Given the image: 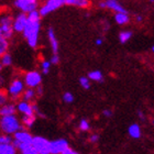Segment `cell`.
Masks as SVG:
<instances>
[{"label":"cell","mask_w":154,"mask_h":154,"mask_svg":"<svg viewBox=\"0 0 154 154\" xmlns=\"http://www.w3.org/2000/svg\"><path fill=\"white\" fill-rule=\"evenodd\" d=\"M21 129H23L22 123L17 115L0 116V133L13 135Z\"/></svg>","instance_id":"6da1fadb"},{"label":"cell","mask_w":154,"mask_h":154,"mask_svg":"<svg viewBox=\"0 0 154 154\" xmlns=\"http://www.w3.org/2000/svg\"><path fill=\"white\" fill-rule=\"evenodd\" d=\"M28 18V17H26ZM40 20H26V24L23 29V35L26 38L29 46L35 48L38 42V33H40Z\"/></svg>","instance_id":"7a4b0ae2"},{"label":"cell","mask_w":154,"mask_h":154,"mask_svg":"<svg viewBox=\"0 0 154 154\" xmlns=\"http://www.w3.org/2000/svg\"><path fill=\"white\" fill-rule=\"evenodd\" d=\"M32 139L33 135L30 133L29 131H26V129H21L19 131H17L14 134H13L12 138V144L14 145V148L20 151L23 146H26L28 144H31L32 143Z\"/></svg>","instance_id":"3957f363"},{"label":"cell","mask_w":154,"mask_h":154,"mask_svg":"<svg viewBox=\"0 0 154 154\" xmlns=\"http://www.w3.org/2000/svg\"><path fill=\"white\" fill-rule=\"evenodd\" d=\"M24 89H26V85L23 83V80L21 78H14L10 83L9 87H8V94H7V96L10 97L11 99L17 100L21 97Z\"/></svg>","instance_id":"277c9868"},{"label":"cell","mask_w":154,"mask_h":154,"mask_svg":"<svg viewBox=\"0 0 154 154\" xmlns=\"http://www.w3.org/2000/svg\"><path fill=\"white\" fill-rule=\"evenodd\" d=\"M64 5H65V0H48L40 8L38 12H40L41 17H45L48 16V14H50L51 12H53V11H55V10L60 9Z\"/></svg>","instance_id":"5b68a950"},{"label":"cell","mask_w":154,"mask_h":154,"mask_svg":"<svg viewBox=\"0 0 154 154\" xmlns=\"http://www.w3.org/2000/svg\"><path fill=\"white\" fill-rule=\"evenodd\" d=\"M23 83L26 87L30 88H35L38 85H41L42 83V75L41 73H38V71H31L26 73L24 75V79Z\"/></svg>","instance_id":"8992f818"},{"label":"cell","mask_w":154,"mask_h":154,"mask_svg":"<svg viewBox=\"0 0 154 154\" xmlns=\"http://www.w3.org/2000/svg\"><path fill=\"white\" fill-rule=\"evenodd\" d=\"M38 154H50V141L43 137H33L32 143Z\"/></svg>","instance_id":"52a82bcc"},{"label":"cell","mask_w":154,"mask_h":154,"mask_svg":"<svg viewBox=\"0 0 154 154\" xmlns=\"http://www.w3.org/2000/svg\"><path fill=\"white\" fill-rule=\"evenodd\" d=\"M68 146H69L68 142L65 139H57L54 141H50V154H62Z\"/></svg>","instance_id":"ba28073f"},{"label":"cell","mask_w":154,"mask_h":154,"mask_svg":"<svg viewBox=\"0 0 154 154\" xmlns=\"http://www.w3.org/2000/svg\"><path fill=\"white\" fill-rule=\"evenodd\" d=\"M14 5L20 11L28 13L38 8V0H16Z\"/></svg>","instance_id":"9c48e42d"},{"label":"cell","mask_w":154,"mask_h":154,"mask_svg":"<svg viewBox=\"0 0 154 154\" xmlns=\"http://www.w3.org/2000/svg\"><path fill=\"white\" fill-rule=\"evenodd\" d=\"M16 108H17V112H20L21 115H35L34 112V107H33V103H31L30 101H26V100H19L18 103H16Z\"/></svg>","instance_id":"30bf717a"},{"label":"cell","mask_w":154,"mask_h":154,"mask_svg":"<svg viewBox=\"0 0 154 154\" xmlns=\"http://www.w3.org/2000/svg\"><path fill=\"white\" fill-rule=\"evenodd\" d=\"M99 7L101 9H110L115 12H127V10L120 5L118 0H105L99 2Z\"/></svg>","instance_id":"8fae6325"},{"label":"cell","mask_w":154,"mask_h":154,"mask_svg":"<svg viewBox=\"0 0 154 154\" xmlns=\"http://www.w3.org/2000/svg\"><path fill=\"white\" fill-rule=\"evenodd\" d=\"M26 20H28L26 13H24V12L19 13L12 21L13 31H16V32H22L23 29H24V26H26Z\"/></svg>","instance_id":"7c38bea8"},{"label":"cell","mask_w":154,"mask_h":154,"mask_svg":"<svg viewBox=\"0 0 154 154\" xmlns=\"http://www.w3.org/2000/svg\"><path fill=\"white\" fill-rule=\"evenodd\" d=\"M17 108L16 103H6L2 106H0V116H9V115H16Z\"/></svg>","instance_id":"4fadbf2b"},{"label":"cell","mask_w":154,"mask_h":154,"mask_svg":"<svg viewBox=\"0 0 154 154\" xmlns=\"http://www.w3.org/2000/svg\"><path fill=\"white\" fill-rule=\"evenodd\" d=\"M48 40H50V43H51L52 46V51L54 54H57L58 53V41L56 38V34H55V31L52 28H50L48 31Z\"/></svg>","instance_id":"5bb4252c"},{"label":"cell","mask_w":154,"mask_h":154,"mask_svg":"<svg viewBox=\"0 0 154 154\" xmlns=\"http://www.w3.org/2000/svg\"><path fill=\"white\" fill-rule=\"evenodd\" d=\"M20 120H21V123H22L23 128H24V129H30V128H32L33 125L35 123L36 116L35 115H29V116L23 115L22 118L20 119Z\"/></svg>","instance_id":"9a60e30c"},{"label":"cell","mask_w":154,"mask_h":154,"mask_svg":"<svg viewBox=\"0 0 154 154\" xmlns=\"http://www.w3.org/2000/svg\"><path fill=\"white\" fill-rule=\"evenodd\" d=\"M129 135L131 137L132 139H140L142 135L141 131V127L138 125V123H132L128 129Z\"/></svg>","instance_id":"2e32d148"},{"label":"cell","mask_w":154,"mask_h":154,"mask_svg":"<svg viewBox=\"0 0 154 154\" xmlns=\"http://www.w3.org/2000/svg\"><path fill=\"white\" fill-rule=\"evenodd\" d=\"M115 21L118 23L119 26H125V24L129 23L130 18H129L128 12H116Z\"/></svg>","instance_id":"e0dca14e"},{"label":"cell","mask_w":154,"mask_h":154,"mask_svg":"<svg viewBox=\"0 0 154 154\" xmlns=\"http://www.w3.org/2000/svg\"><path fill=\"white\" fill-rule=\"evenodd\" d=\"M12 26H7V24H0V36L5 38H10L13 35Z\"/></svg>","instance_id":"ac0fdd59"},{"label":"cell","mask_w":154,"mask_h":154,"mask_svg":"<svg viewBox=\"0 0 154 154\" xmlns=\"http://www.w3.org/2000/svg\"><path fill=\"white\" fill-rule=\"evenodd\" d=\"M65 5L78 7V8H87L89 7L90 1L89 0H65Z\"/></svg>","instance_id":"d6986e66"},{"label":"cell","mask_w":154,"mask_h":154,"mask_svg":"<svg viewBox=\"0 0 154 154\" xmlns=\"http://www.w3.org/2000/svg\"><path fill=\"white\" fill-rule=\"evenodd\" d=\"M22 99L23 100H26V101H33L34 100V98L36 97V94H35V89L34 88H30V87H28L26 89L23 90L22 93Z\"/></svg>","instance_id":"ffe728a7"},{"label":"cell","mask_w":154,"mask_h":154,"mask_svg":"<svg viewBox=\"0 0 154 154\" xmlns=\"http://www.w3.org/2000/svg\"><path fill=\"white\" fill-rule=\"evenodd\" d=\"M18 150L14 148L12 143L8 144H0V154H17Z\"/></svg>","instance_id":"44dd1931"},{"label":"cell","mask_w":154,"mask_h":154,"mask_svg":"<svg viewBox=\"0 0 154 154\" xmlns=\"http://www.w3.org/2000/svg\"><path fill=\"white\" fill-rule=\"evenodd\" d=\"M0 64L2 65V67H9L12 65V56L6 52L0 56Z\"/></svg>","instance_id":"7402d4cb"},{"label":"cell","mask_w":154,"mask_h":154,"mask_svg":"<svg viewBox=\"0 0 154 154\" xmlns=\"http://www.w3.org/2000/svg\"><path fill=\"white\" fill-rule=\"evenodd\" d=\"M88 78L94 82H99L101 83L103 80V75L100 71H91L88 73Z\"/></svg>","instance_id":"603a6c76"},{"label":"cell","mask_w":154,"mask_h":154,"mask_svg":"<svg viewBox=\"0 0 154 154\" xmlns=\"http://www.w3.org/2000/svg\"><path fill=\"white\" fill-rule=\"evenodd\" d=\"M133 35V33L131 31H128V30H125V31H122V32L119 33V41L121 42V43H127L128 41H130Z\"/></svg>","instance_id":"cb8c5ba5"},{"label":"cell","mask_w":154,"mask_h":154,"mask_svg":"<svg viewBox=\"0 0 154 154\" xmlns=\"http://www.w3.org/2000/svg\"><path fill=\"white\" fill-rule=\"evenodd\" d=\"M8 48H9V42H8V40L0 36V56L8 51Z\"/></svg>","instance_id":"d4e9b609"},{"label":"cell","mask_w":154,"mask_h":154,"mask_svg":"<svg viewBox=\"0 0 154 154\" xmlns=\"http://www.w3.org/2000/svg\"><path fill=\"white\" fill-rule=\"evenodd\" d=\"M20 153L21 154H38L34 146L32 144H28L26 146H23L21 150H20Z\"/></svg>","instance_id":"484cf974"},{"label":"cell","mask_w":154,"mask_h":154,"mask_svg":"<svg viewBox=\"0 0 154 154\" xmlns=\"http://www.w3.org/2000/svg\"><path fill=\"white\" fill-rule=\"evenodd\" d=\"M78 129H79L80 131H83V132L89 131V129H90L89 122L87 121L86 119H82V120H80V122H79V125H78Z\"/></svg>","instance_id":"4316f807"},{"label":"cell","mask_w":154,"mask_h":154,"mask_svg":"<svg viewBox=\"0 0 154 154\" xmlns=\"http://www.w3.org/2000/svg\"><path fill=\"white\" fill-rule=\"evenodd\" d=\"M8 143H12V137L9 134L0 133V144H8Z\"/></svg>","instance_id":"83f0119b"},{"label":"cell","mask_w":154,"mask_h":154,"mask_svg":"<svg viewBox=\"0 0 154 154\" xmlns=\"http://www.w3.org/2000/svg\"><path fill=\"white\" fill-rule=\"evenodd\" d=\"M79 85L83 87L84 89H89L90 88V79L88 77H80L79 78Z\"/></svg>","instance_id":"f1b7e54d"},{"label":"cell","mask_w":154,"mask_h":154,"mask_svg":"<svg viewBox=\"0 0 154 154\" xmlns=\"http://www.w3.org/2000/svg\"><path fill=\"white\" fill-rule=\"evenodd\" d=\"M51 62L50 61H43L41 64V68H42V73L43 74H48L50 73V69H51Z\"/></svg>","instance_id":"f546056e"},{"label":"cell","mask_w":154,"mask_h":154,"mask_svg":"<svg viewBox=\"0 0 154 154\" xmlns=\"http://www.w3.org/2000/svg\"><path fill=\"white\" fill-rule=\"evenodd\" d=\"M63 101L66 103H72L73 101H74V96H73V94L71 93H65L64 95H63Z\"/></svg>","instance_id":"4dcf8cb0"},{"label":"cell","mask_w":154,"mask_h":154,"mask_svg":"<svg viewBox=\"0 0 154 154\" xmlns=\"http://www.w3.org/2000/svg\"><path fill=\"white\" fill-rule=\"evenodd\" d=\"M8 101V96L6 93H3L2 90L0 89V106H2L3 103H6Z\"/></svg>","instance_id":"1f68e13d"},{"label":"cell","mask_w":154,"mask_h":154,"mask_svg":"<svg viewBox=\"0 0 154 154\" xmlns=\"http://www.w3.org/2000/svg\"><path fill=\"white\" fill-rule=\"evenodd\" d=\"M89 142L90 143H97V142L99 141V134H97V133H93V134L89 135Z\"/></svg>","instance_id":"d6a6232c"},{"label":"cell","mask_w":154,"mask_h":154,"mask_svg":"<svg viewBox=\"0 0 154 154\" xmlns=\"http://www.w3.org/2000/svg\"><path fill=\"white\" fill-rule=\"evenodd\" d=\"M50 62H51V64H58L60 63V56H58V54H54L53 56L51 57V60H50Z\"/></svg>","instance_id":"836d02e7"},{"label":"cell","mask_w":154,"mask_h":154,"mask_svg":"<svg viewBox=\"0 0 154 154\" xmlns=\"http://www.w3.org/2000/svg\"><path fill=\"white\" fill-rule=\"evenodd\" d=\"M103 117H106V118H110V117H112V111L110 109H105L103 111Z\"/></svg>","instance_id":"e575fe53"},{"label":"cell","mask_w":154,"mask_h":154,"mask_svg":"<svg viewBox=\"0 0 154 154\" xmlns=\"http://www.w3.org/2000/svg\"><path fill=\"white\" fill-rule=\"evenodd\" d=\"M62 154H78V153H77L75 150H73L72 148H69V146H68L66 150H64V151H63V153H62Z\"/></svg>","instance_id":"d590c367"},{"label":"cell","mask_w":154,"mask_h":154,"mask_svg":"<svg viewBox=\"0 0 154 154\" xmlns=\"http://www.w3.org/2000/svg\"><path fill=\"white\" fill-rule=\"evenodd\" d=\"M95 43H96V45H101L103 43V40L101 38H96Z\"/></svg>","instance_id":"8d00e7d4"},{"label":"cell","mask_w":154,"mask_h":154,"mask_svg":"<svg viewBox=\"0 0 154 154\" xmlns=\"http://www.w3.org/2000/svg\"><path fill=\"white\" fill-rule=\"evenodd\" d=\"M135 20H137L138 22H141L142 20H143V17H142V16H137V17H135Z\"/></svg>","instance_id":"74e56055"},{"label":"cell","mask_w":154,"mask_h":154,"mask_svg":"<svg viewBox=\"0 0 154 154\" xmlns=\"http://www.w3.org/2000/svg\"><path fill=\"white\" fill-rule=\"evenodd\" d=\"M138 115H139V117H140V119H142V120L144 119V115H143V112H142V111H139Z\"/></svg>","instance_id":"f35d334b"},{"label":"cell","mask_w":154,"mask_h":154,"mask_svg":"<svg viewBox=\"0 0 154 154\" xmlns=\"http://www.w3.org/2000/svg\"><path fill=\"white\" fill-rule=\"evenodd\" d=\"M1 71H2V65L0 64V73H1Z\"/></svg>","instance_id":"ab89813d"},{"label":"cell","mask_w":154,"mask_h":154,"mask_svg":"<svg viewBox=\"0 0 154 154\" xmlns=\"http://www.w3.org/2000/svg\"><path fill=\"white\" fill-rule=\"evenodd\" d=\"M153 1H154V0H150V2H151V3H153Z\"/></svg>","instance_id":"60d3db41"}]
</instances>
